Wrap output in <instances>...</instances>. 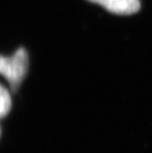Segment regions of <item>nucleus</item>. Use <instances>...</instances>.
I'll return each instance as SVG.
<instances>
[{
  "label": "nucleus",
  "instance_id": "nucleus-1",
  "mask_svg": "<svg viewBox=\"0 0 152 153\" xmlns=\"http://www.w3.org/2000/svg\"><path fill=\"white\" fill-rule=\"evenodd\" d=\"M27 68L29 56L24 48H19L10 57L0 55V75L8 82L12 92H17L24 80Z\"/></svg>",
  "mask_w": 152,
  "mask_h": 153
},
{
  "label": "nucleus",
  "instance_id": "nucleus-2",
  "mask_svg": "<svg viewBox=\"0 0 152 153\" xmlns=\"http://www.w3.org/2000/svg\"><path fill=\"white\" fill-rule=\"evenodd\" d=\"M119 15H131L140 8L139 0H88Z\"/></svg>",
  "mask_w": 152,
  "mask_h": 153
},
{
  "label": "nucleus",
  "instance_id": "nucleus-3",
  "mask_svg": "<svg viewBox=\"0 0 152 153\" xmlns=\"http://www.w3.org/2000/svg\"><path fill=\"white\" fill-rule=\"evenodd\" d=\"M12 100L9 91L0 83V118L5 117L11 109Z\"/></svg>",
  "mask_w": 152,
  "mask_h": 153
},
{
  "label": "nucleus",
  "instance_id": "nucleus-4",
  "mask_svg": "<svg viewBox=\"0 0 152 153\" xmlns=\"http://www.w3.org/2000/svg\"><path fill=\"white\" fill-rule=\"evenodd\" d=\"M0 132H1V130H0Z\"/></svg>",
  "mask_w": 152,
  "mask_h": 153
}]
</instances>
